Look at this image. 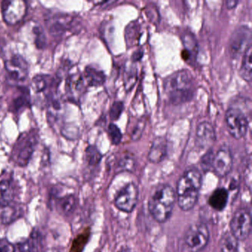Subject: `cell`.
Instances as JSON below:
<instances>
[{"mask_svg": "<svg viewBox=\"0 0 252 252\" xmlns=\"http://www.w3.org/2000/svg\"><path fill=\"white\" fill-rule=\"evenodd\" d=\"M202 175L197 168L184 172L177 182L176 201L181 210L188 212L197 205L202 187Z\"/></svg>", "mask_w": 252, "mask_h": 252, "instance_id": "cell-1", "label": "cell"}, {"mask_svg": "<svg viewBox=\"0 0 252 252\" xmlns=\"http://www.w3.org/2000/svg\"><path fill=\"white\" fill-rule=\"evenodd\" d=\"M176 202L175 190L167 184H160L153 188L148 200V210L153 219L164 223L172 216Z\"/></svg>", "mask_w": 252, "mask_h": 252, "instance_id": "cell-2", "label": "cell"}, {"mask_svg": "<svg viewBox=\"0 0 252 252\" xmlns=\"http://www.w3.org/2000/svg\"><path fill=\"white\" fill-rule=\"evenodd\" d=\"M163 89L169 103L179 105L191 101L194 97L192 76L187 70H178L164 79Z\"/></svg>", "mask_w": 252, "mask_h": 252, "instance_id": "cell-3", "label": "cell"}, {"mask_svg": "<svg viewBox=\"0 0 252 252\" xmlns=\"http://www.w3.org/2000/svg\"><path fill=\"white\" fill-rule=\"evenodd\" d=\"M39 132L33 129L23 132L13 147L11 160L20 167L29 165L38 144Z\"/></svg>", "mask_w": 252, "mask_h": 252, "instance_id": "cell-4", "label": "cell"}, {"mask_svg": "<svg viewBox=\"0 0 252 252\" xmlns=\"http://www.w3.org/2000/svg\"><path fill=\"white\" fill-rule=\"evenodd\" d=\"M210 233L209 228L203 222H195L187 228L184 241L191 252L203 251L209 243Z\"/></svg>", "mask_w": 252, "mask_h": 252, "instance_id": "cell-5", "label": "cell"}, {"mask_svg": "<svg viewBox=\"0 0 252 252\" xmlns=\"http://www.w3.org/2000/svg\"><path fill=\"white\" fill-rule=\"evenodd\" d=\"M230 232L238 241L246 240L252 231V215L248 208L237 209L230 221Z\"/></svg>", "mask_w": 252, "mask_h": 252, "instance_id": "cell-6", "label": "cell"}, {"mask_svg": "<svg viewBox=\"0 0 252 252\" xmlns=\"http://www.w3.org/2000/svg\"><path fill=\"white\" fill-rule=\"evenodd\" d=\"M225 120L228 132L233 138L241 139L247 133L249 121L241 109L234 107L228 108Z\"/></svg>", "mask_w": 252, "mask_h": 252, "instance_id": "cell-7", "label": "cell"}, {"mask_svg": "<svg viewBox=\"0 0 252 252\" xmlns=\"http://www.w3.org/2000/svg\"><path fill=\"white\" fill-rule=\"evenodd\" d=\"M46 26L54 37H62L74 29L76 18L71 14L63 12L51 13L47 17Z\"/></svg>", "mask_w": 252, "mask_h": 252, "instance_id": "cell-8", "label": "cell"}, {"mask_svg": "<svg viewBox=\"0 0 252 252\" xmlns=\"http://www.w3.org/2000/svg\"><path fill=\"white\" fill-rule=\"evenodd\" d=\"M139 197V189L135 183H128L116 194L114 204L119 210L130 213L136 207Z\"/></svg>", "mask_w": 252, "mask_h": 252, "instance_id": "cell-9", "label": "cell"}, {"mask_svg": "<svg viewBox=\"0 0 252 252\" xmlns=\"http://www.w3.org/2000/svg\"><path fill=\"white\" fill-rule=\"evenodd\" d=\"M252 45V32L248 26H242L234 31L230 38L228 51L230 56L237 60L243 56L249 46Z\"/></svg>", "mask_w": 252, "mask_h": 252, "instance_id": "cell-10", "label": "cell"}, {"mask_svg": "<svg viewBox=\"0 0 252 252\" xmlns=\"http://www.w3.org/2000/svg\"><path fill=\"white\" fill-rule=\"evenodd\" d=\"M72 68L64 76V96L67 101L77 104L86 89V83L83 76L77 71H71Z\"/></svg>", "mask_w": 252, "mask_h": 252, "instance_id": "cell-11", "label": "cell"}, {"mask_svg": "<svg viewBox=\"0 0 252 252\" xmlns=\"http://www.w3.org/2000/svg\"><path fill=\"white\" fill-rule=\"evenodd\" d=\"M27 2L23 0H5L2 2L4 21L10 26L20 23L27 14Z\"/></svg>", "mask_w": 252, "mask_h": 252, "instance_id": "cell-12", "label": "cell"}, {"mask_svg": "<svg viewBox=\"0 0 252 252\" xmlns=\"http://www.w3.org/2000/svg\"><path fill=\"white\" fill-rule=\"evenodd\" d=\"M5 68L9 77L15 82H24L29 73V64L20 54H13L5 62Z\"/></svg>", "mask_w": 252, "mask_h": 252, "instance_id": "cell-13", "label": "cell"}, {"mask_svg": "<svg viewBox=\"0 0 252 252\" xmlns=\"http://www.w3.org/2000/svg\"><path fill=\"white\" fill-rule=\"evenodd\" d=\"M233 156L228 147H221L216 154L214 155L212 169L219 178L227 176L232 170Z\"/></svg>", "mask_w": 252, "mask_h": 252, "instance_id": "cell-14", "label": "cell"}, {"mask_svg": "<svg viewBox=\"0 0 252 252\" xmlns=\"http://www.w3.org/2000/svg\"><path fill=\"white\" fill-rule=\"evenodd\" d=\"M216 141V133L212 124L203 122L196 129L195 144L199 149L209 148Z\"/></svg>", "mask_w": 252, "mask_h": 252, "instance_id": "cell-15", "label": "cell"}, {"mask_svg": "<svg viewBox=\"0 0 252 252\" xmlns=\"http://www.w3.org/2000/svg\"><path fill=\"white\" fill-rule=\"evenodd\" d=\"M184 49L182 51V58L187 62H193L197 58L198 53V44L195 36L191 32L187 31L181 36Z\"/></svg>", "mask_w": 252, "mask_h": 252, "instance_id": "cell-16", "label": "cell"}, {"mask_svg": "<svg viewBox=\"0 0 252 252\" xmlns=\"http://www.w3.org/2000/svg\"><path fill=\"white\" fill-rule=\"evenodd\" d=\"M167 155V141L163 137H157L152 142L148 154L151 163H158L163 161Z\"/></svg>", "mask_w": 252, "mask_h": 252, "instance_id": "cell-17", "label": "cell"}, {"mask_svg": "<svg viewBox=\"0 0 252 252\" xmlns=\"http://www.w3.org/2000/svg\"><path fill=\"white\" fill-rule=\"evenodd\" d=\"M229 192L225 187H219L214 190L209 196L208 203L217 212H222L228 204Z\"/></svg>", "mask_w": 252, "mask_h": 252, "instance_id": "cell-18", "label": "cell"}, {"mask_svg": "<svg viewBox=\"0 0 252 252\" xmlns=\"http://www.w3.org/2000/svg\"><path fill=\"white\" fill-rule=\"evenodd\" d=\"M82 76H83L84 80H85L87 86H101L104 85L106 81L105 73L102 70L92 65L85 67Z\"/></svg>", "mask_w": 252, "mask_h": 252, "instance_id": "cell-19", "label": "cell"}, {"mask_svg": "<svg viewBox=\"0 0 252 252\" xmlns=\"http://www.w3.org/2000/svg\"><path fill=\"white\" fill-rule=\"evenodd\" d=\"M15 197V189L13 181L4 180L0 182V206L5 207L11 204Z\"/></svg>", "mask_w": 252, "mask_h": 252, "instance_id": "cell-20", "label": "cell"}, {"mask_svg": "<svg viewBox=\"0 0 252 252\" xmlns=\"http://www.w3.org/2000/svg\"><path fill=\"white\" fill-rule=\"evenodd\" d=\"M2 208V211L0 214V219L4 224H10L14 222L22 217L24 212L23 208L20 205L14 203H11Z\"/></svg>", "mask_w": 252, "mask_h": 252, "instance_id": "cell-21", "label": "cell"}, {"mask_svg": "<svg viewBox=\"0 0 252 252\" xmlns=\"http://www.w3.org/2000/svg\"><path fill=\"white\" fill-rule=\"evenodd\" d=\"M77 206V200L74 194H67L58 198L57 206L62 215L69 217L74 212Z\"/></svg>", "mask_w": 252, "mask_h": 252, "instance_id": "cell-22", "label": "cell"}, {"mask_svg": "<svg viewBox=\"0 0 252 252\" xmlns=\"http://www.w3.org/2000/svg\"><path fill=\"white\" fill-rule=\"evenodd\" d=\"M30 107V91L26 88H20V94L13 99L11 106V111L14 113H18L24 109Z\"/></svg>", "mask_w": 252, "mask_h": 252, "instance_id": "cell-23", "label": "cell"}, {"mask_svg": "<svg viewBox=\"0 0 252 252\" xmlns=\"http://www.w3.org/2000/svg\"><path fill=\"white\" fill-rule=\"evenodd\" d=\"M252 46H249L243 55L241 67L240 69V75L242 79L250 83L252 79Z\"/></svg>", "mask_w": 252, "mask_h": 252, "instance_id": "cell-24", "label": "cell"}, {"mask_svg": "<svg viewBox=\"0 0 252 252\" xmlns=\"http://www.w3.org/2000/svg\"><path fill=\"white\" fill-rule=\"evenodd\" d=\"M239 241L231 234L226 231L222 234L220 240V249L221 252H237L239 249Z\"/></svg>", "mask_w": 252, "mask_h": 252, "instance_id": "cell-25", "label": "cell"}, {"mask_svg": "<svg viewBox=\"0 0 252 252\" xmlns=\"http://www.w3.org/2000/svg\"><path fill=\"white\" fill-rule=\"evenodd\" d=\"M102 158V155L96 147L90 145L85 150V160L90 166H98Z\"/></svg>", "mask_w": 252, "mask_h": 252, "instance_id": "cell-26", "label": "cell"}, {"mask_svg": "<svg viewBox=\"0 0 252 252\" xmlns=\"http://www.w3.org/2000/svg\"><path fill=\"white\" fill-rule=\"evenodd\" d=\"M29 251L30 252H41L42 249V238L40 232L34 229L28 239Z\"/></svg>", "mask_w": 252, "mask_h": 252, "instance_id": "cell-27", "label": "cell"}, {"mask_svg": "<svg viewBox=\"0 0 252 252\" xmlns=\"http://www.w3.org/2000/svg\"><path fill=\"white\" fill-rule=\"evenodd\" d=\"M139 26L136 23H131L126 29V40L129 47L135 45L139 38Z\"/></svg>", "mask_w": 252, "mask_h": 252, "instance_id": "cell-28", "label": "cell"}, {"mask_svg": "<svg viewBox=\"0 0 252 252\" xmlns=\"http://www.w3.org/2000/svg\"><path fill=\"white\" fill-rule=\"evenodd\" d=\"M34 43L38 49H43L46 45V35L41 26H36L33 29Z\"/></svg>", "mask_w": 252, "mask_h": 252, "instance_id": "cell-29", "label": "cell"}, {"mask_svg": "<svg viewBox=\"0 0 252 252\" xmlns=\"http://www.w3.org/2000/svg\"><path fill=\"white\" fill-rule=\"evenodd\" d=\"M88 237H89V234H85V233L78 235L72 243L70 252H82L87 242H88Z\"/></svg>", "mask_w": 252, "mask_h": 252, "instance_id": "cell-30", "label": "cell"}, {"mask_svg": "<svg viewBox=\"0 0 252 252\" xmlns=\"http://www.w3.org/2000/svg\"><path fill=\"white\" fill-rule=\"evenodd\" d=\"M108 134L113 144L118 145L120 144L122 139V133L117 125L110 124L108 126Z\"/></svg>", "mask_w": 252, "mask_h": 252, "instance_id": "cell-31", "label": "cell"}, {"mask_svg": "<svg viewBox=\"0 0 252 252\" xmlns=\"http://www.w3.org/2000/svg\"><path fill=\"white\" fill-rule=\"evenodd\" d=\"M123 110L124 103L122 101H119L114 102L110 110V117L111 120H118L123 113Z\"/></svg>", "mask_w": 252, "mask_h": 252, "instance_id": "cell-32", "label": "cell"}, {"mask_svg": "<svg viewBox=\"0 0 252 252\" xmlns=\"http://www.w3.org/2000/svg\"><path fill=\"white\" fill-rule=\"evenodd\" d=\"M146 122L145 119H141L137 122L134 127L133 131L132 133V139L135 141H138L141 138L143 132H144V128H145Z\"/></svg>", "mask_w": 252, "mask_h": 252, "instance_id": "cell-33", "label": "cell"}, {"mask_svg": "<svg viewBox=\"0 0 252 252\" xmlns=\"http://www.w3.org/2000/svg\"><path fill=\"white\" fill-rule=\"evenodd\" d=\"M119 167L122 170L132 171L135 167V159L129 156H126L119 162Z\"/></svg>", "mask_w": 252, "mask_h": 252, "instance_id": "cell-34", "label": "cell"}, {"mask_svg": "<svg viewBox=\"0 0 252 252\" xmlns=\"http://www.w3.org/2000/svg\"><path fill=\"white\" fill-rule=\"evenodd\" d=\"M213 151L212 150H209L207 153L203 156L201 159L202 167L203 168L204 170H208V169L212 168V160L214 158Z\"/></svg>", "mask_w": 252, "mask_h": 252, "instance_id": "cell-35", "label": "cell"}, {"mask_svg": "<svg viewBox=\"0 0 252 252\" xmlns=\"http://www.w3.org/2000/svg\"><path fill=\"white\" fill-rule=\"evenodd\" d=\"M0 252H16V248L8 239H0Z\"/></svg>", "mask_w": 252, "mask_h": 252, "instance_id": "cell-36", "label": "cell"}, {"mask_svg": "<svg viewBox=\"0 0 252 252\" xmlns=\"http://www.w3.org/2000/svg\"><path fill=\"white\" fill-rule=\"evenodd\" d=\"M19 252H30L29 251V244H28V240H23L20 242L17 246Z\"/></svg>", "mask_w": 252, "mask_h": 252, "instance_id": "cell-37", "label": "cell"}, {"mask_svg": "<svg viewBox=\"0 0 252 252\" xmlns=\"http://www.w3.org/2000/svg\"><path fill=\"white\" fill-rule=\"evenodd\" d=\"M238 3L239 1H235V0H229V1H226V2H225V6H226V8H228V9H234Z\"/></svg>", "mask_w": 252, "mask_h": 252, "instance_id": "cell-38", "label": "cell"}, {"mask_svg": "<svg viewBox=\"0 0 252 252\" xmlns=\"http://www.w3.org/2000/svg\"><path fill=\"white\" fill-rule=\"evenodd\" d=\"M143 56V52L141 51H140V50H138V51H136V52L135 53V54H133V56H132V60H133V61H139V60H141V57H142Z\"/></svg>", "mask_w": 252, "mask_h": 252, "instance_id": "cell-39", "label": "cell"}, {"mask_svg": "<svg viewBox=\"0 0 252 252\" xmlns=\"http://www.w3.org/2000/svg\"><path fill=\"white\" fill-rule=\"evenodd\" d=\"M118 252H131L130 249L129 248L126 247V246H123V247L121 248L120 250Z\"/></svg>", "mask_w": 252, "mask_h": 252, "instance_id": "cell-40", "label": "cell"}]
</instances>
